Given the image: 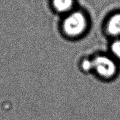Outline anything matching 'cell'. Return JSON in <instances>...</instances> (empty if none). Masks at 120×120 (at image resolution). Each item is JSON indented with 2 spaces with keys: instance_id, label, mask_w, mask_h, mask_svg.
<instances>
[{
  "instance_id": "cell-5",
  "label": "cell",
  "mask_w": 120,
  "mask_h": 120,
  "mask_svg": "<svg viewBox=\"0 0 120 120\" xmlns=\"http://www.w3.org/2000/svg\"><path fill=\"white\" fill-rule=\"evenodd\" d=\"M111 53L117 59L120 60V38L115 40L111 46Z\"/></svg>"
},
{
  "instance_id": "cell-2",
  "label": "cell",
  "mask_w": 120,
  "mask_h": 120,
  "mask_svg": "<svg viewBox=\"0 0 120 120\" xmlns=\"http://www.w3.org/2000/svg\"><path fill=\"white\" fill-rule=\"evenodd\" d=\"M93 69L98 75L104 78H111L117 71V64L112 57L99 55L92 60Z\"/></svg>"
},
{
  "instance_id": "cell-3",
  "label": "cell",
  "mask_w": 120,
  "mask_h": 120,
  "mask_svg": "<svg viewBox=\"0 0 120 120\" xmlns=\"http://www.w3.org/2000/svg\"><path fill=\"white\" fill-rule=\"evenodd\" d=\"M107 30L110 35L120 38V13L114 14L109 19Z\"/></svg>"
},
{
  "instance_id": "cell-6",
  "label": "cell",
  "mask_w": 120,
  "mask_h": 120,
  "mask_svg": "<svg viewBox=\"0 0 120 120\" xmlns=\"http://www.w3.org/2000/svg\"><path fill=\"white\" fill-rule=\"evenodd\" d=\"M82 68L85 71H90L93 69V64L92 60L86 59L83 60L82 64Z\"/></svg>"
},
{
  "instance_id": "cell-1",
  "label": "cell",
  "mask_w": 120,
  "mask_h": 120,
  "mask_svg": "<svg viewBox=\"0 0 120 120\" xmlns=\"http://www.w3.org/2000/svg\"><path fill=\"white\" fill-rule=\"evenodd\" d=\"M87 26L85 15L79 11L69 14L63 22V29L64 33L71 37L78 36L83 34Z\"/></svg>"
},
{
  "instance_id": "cell-4",
  "label": "cell",
  "mask_w": 120,
  "mask_h": 120,
  "mask_svg": "<svg viewBox=\"0 0 120 120\" xmlns=\"http://www.w3.org/2000/svg\"><path fill=\"white\" fill-rule=\"evenodd\" d=\"M73 0H53V5L57 11L66 12L71 9Z\"/></svg>"
}]
</instances>
